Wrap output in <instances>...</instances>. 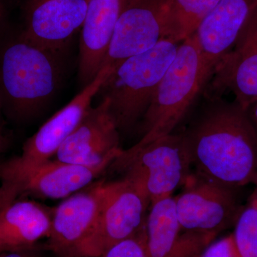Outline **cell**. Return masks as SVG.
<instances>
[{"label": "cell", "instance_id": "obj_20", "mask_svg": "<svg viewBox=\"0 0 257 257\" xmlns=\"http://www.w3.org/2000/svg\"><path fill=\"white\" fill-rule=\"evenodd\" d=\"M232 234L240 257H257V187L238 216Z\"/></svg>", "mask_w": 257, "mask_h": 257}, {"label": "cell", "instance_id": "obj_6", "mask_svg": "<svg viewBox=\"0 0 257 257\" xmlns=\"http://www.w3.org/2000/svg\"><path fill=\"white\" fill-rule=\"evenodd\" d=\"M109 167L141 182L151 204L172 197L192 173L181 133H172L145 146L122 150Z\"/></svg>", "mask_w": 257, "mask_h": 257}, {"label": "cell", "instance_id": "obj_23", "mask_svg": "<svg viewBox=\"0 0 257 257\" xmlns=\"http://www.w3.org/2000/svg\"><path fill=\"white\" fill-rule=\"evenodd\" d=\"M41 251L40 246L19 248L4 251L0 255V257H44Z\"/></svg>", "mask_w": 257, "mask_h": 257}, {"label": "cell", "instance_id": "obj_16", "mask_svg": "<svg viewBox=\"0 0 257 257\" xmlns=\"http://www.w3.org/2000/svg\"><path fill=\"white\" fill-rule=\"evenodd\" d=\"M127 1L89 0L79 44L78 75L84 87L100 70L115 26Z\"/></svg>", "mask_w": 257, "mask_h": 257}, {"label": "cell", "instance_id": "obj_25", "mask_svg": "<svg viewBox=\"0 0 257 257\" xmlns=\"http://www.w3.org/2000/svg\"><path fill=\"white\" fill-rule=\"evenodd\" d=\"M10 140L8 138L0 133V154L6 152L10 147Z\"/></svg>", "mask_w": 257, "mask_h": 257}, {"label": "cell", "instance_id": "obj_21", "mask_svg": "<svg viewBox=\"0 0 257 257\" xmlns=\"http://www.w3.org/2000/svg\"><path fill=\"white\" fill-rule=\"evenodd\" d=\"M104 257H148L146 224L131 237L120 241L109 248Z\"/></svg>", "mask_w": 257, "mask_h": 257}, {"label": "cell", "instance_id": "obj_28", "mask_svg": "<svg viewBox=\"0 0 257 257\" xmlns=\"http://www.w3.org/2000/svg\"><path fill=\"white\" fill-rule=\"evenodd\" d=\"M7 249L5 248V246L0 243V253L4 252V251H6Z\"/></svg>", "mask_w": 257, "mask_h": 257}, {"label": "cell", "instance_id": "obj_2", "mask_svg": "<svg viewBox=\"0 0 257 257\" xmlns=\"http://www.w3.org/2000/svg\"><path fill=\"white\" fill-rule=\"evenodd\" d=\"M214 73L194 35L182 42L139 126L141 138L133 147L145 146L175 133L205 92Z\"/></svg>", "mask_w": 257, "mask_h": 257}, {"label": "cell", "instance_id": "obj_1", "mask_svg": "<svg viewBox=\"0 0 257 257\" xmlns=\"http://www.w3.org/2000/svg\"><path fill=\"white\" fill-rule=\"evenodd\" d=\"M180 133L194 173L235 188L257 187V133L236 101L207 92Z\"/></svg>", "mask_w": 257, "mask_h": 257}, {"label": "cell", "instance_id": "obj_22", "mask_svg": "<svg viewBox=\"0 0 257 257\" xmlns=\"http://www.w3.org/2000/svg\"><path fill=\"white\" fill-rule=\"evenodd\" d=\"M200 257H240L233 234L211 242Z\"/></svg>", "mask_w": 257, "mask_h": 257}, {"label": "cell", "instance_id": "obj_15", "mask_svg": "<svg viewBox=\"0 0 257 257\" xmlns=\"http://www.w3.org/2000/svg\"><path fill=\"white\" fill-rule=\"evenodd\" d=\"M257 8V0H220L194 34L207 63L216 66L233 50Z\"/></svg>", "mask_w": 257, "mask_h": 257}, {"label": "cell", "instance_id": "obj_5", "mask_svg": "<svg viewBox=\"0 0 257 257\" xmlns=\"http://www.w3.org/2000/svg\"><path fill=\"white\" fill-rule=\"evenodd\" d=\"M112 72V69L101 67L92 82L25 142L21 155L0 162V207L4 206L10 193L25 175L53 158Z\"/></svg>", "mask_w": 257, "mask_h": 257}, {"label": "cell", "instance_id": "obj_7", "mask_svg": "<svg viewBox=\"0 0 257 257\" xmlns=\"http://www.w3.org/2000/svg\"><path fill=\"white\" fill-rule=\"evenodd\" d=\"M150 198L141 182L128 177L103 184L100 207L78 257H104L116 243L146 224Z\"/></svg>", "mask_w": 257, "mask_h": 257}, {"label": "cell", "instance_id": "obj_27", "mask_svg": "<svg viewBox=\"0 0 257 257\" xmlns=\"http://www.w3.org/2000/svg\"><path fill=\"white\" fill-rule=\"evenodd\" d=\"M1 109H2V101H1V97H0V133H2L1 130H2V128H3V119H2Z\"/></svg>", "mask_w": 257, "mask_h": 257}, {"label": "cell", "instance_id": "obj_24", "mask_svg": "<svg viewBox=\"0 0 257 257\" xmlns=\"http://www.w3.org/2000/svg\"><path fill=\"white\" fill-rule=\"evenodd\" d=\"M246 111L257 133V99L248 106Z\"/></svg>", "mask_w": 257, "mask_h": 257}, {"label": "cell", "instance_id": "obj_14", "mask_svg": "<svg viewBox=\"0 0 257 257\" xmlns=\"http://www.w3.org/2000/svg\"><path fill=\"white\" fill-rule=\"evenodd\" d=\"M111 165L84 166L52 159L29 172L18 182L10 193L5 207L22 195L39 199L68 197L95 182Z\"/></svg>", "mask_w": 257, "mask_h": 257}, {"label": "cell", "instance_id": "obj_29", "mask_svg": "<svg viewBox=\"0 0 257 257\" xmlns=\"http://www.w3.org/2000/svg\"><path fill=\"white\" fill-rule=\"evenodd\" d=\"M1 12H2L1 5H0V15H1Z\"/></svg>", "mask_w": 257, "mask_h": 257}, {"label": "cell", "instance_id": "obj_26", "mask_svg": "<svg viewBox=\"0 0 257 257\" xmlns=\"http://www.w3.org/2000/svg\"><path fill=\"white\" fill-rule=\"evenodd\" d=\"M247 25L248 28H251L257 35V8L255 11L253 12L252 16L250 18Z\"/></svg>", "mask_w": 257, "mask_h": 257}, {"label": "cell", "instance_id": "obj_4", "mask_svg": "<svg viewBox=\"0 0 257 257\" xmlns=\"http://www.w3.org/2000/svg\"><path fill=\"white\" fill-rule=\"evenodd\" d=\"M62 69L58 52L45 50L20 37L0 58V87L11 114L33 116L60 85Z\"/></svg>", "mask_w": 257, "mask_h": 257}, {"label": "cell", "instance_id": "obj_3", "mask_svg": "<svg viewBox=\"0 0 257 257\" xmlns=\"http://www.w3.org/2000/svg\"><path fill=\"white\" fill-rule=\"evenodd\" d=\"M181 43L164 38L153 48L121 62L103 84L99 92L104 93L120 134L140 126Z\"/></svg>", "mask_w": 257, "mask_h": 257}, {"label": "cell", "instance_id": "obj_11", "mask_svg": "<svg viewBox=\"0 0 257 257\" xmlns=\"http://www.w3.org/2000/svg\"><path fill=\"white\" fill-rule=\"evenodd\" d=\"M104 182H93L53 209L50 234L42 250H49L59 257L79 256L81 246L95 222Z\"/></svg>", "mask_w": 257, "mask_h": 257}, {"label": "cell", "instance_id": "obj_9", "mask_svg": "<svg viewBox=\"0 0 257 257\" xmlns=\"http://www.w3.org/2000/svg\"><path fill=\"white\" fill-rule=\"evenodd\" d=\"M168 0H128L115 26L103 67L114 70L130 57L153 48L164 37Z\"/></svg>", "mask_w": 257, "mask_h": 257}, {"label": "cell", "instance_id": "obj_8", "mask_svg": "<svg viewBox=\"0 0 257 257\" xmlns=\"http://www.w3.org/2000/svg\"><path fill=\"white\" fill-rule=\"evenodd\" d=\"M238 189L191 174L175 197L177 218L183 231L219 234L235 224L243 206Z\"/></svg>", "mask_w": 257, "mask_h": 257}, {"label": "cell", "instance_id": "obj_10", "mask_svg": "<svg viewBox=\"0 0 257 257\" xmlns=\"http://www.w3.org/2000/svg\"><path fill=\"white\" fill-rule=\"evenodd\" d=\"M120 133L103 99L89 106L80 122L59 149L53 160L84 166L112 164L122 152Z\"/></svg>", "mask_w": 257, "mask_h": 257}, {"label": "cell", "instance_id": "obj_19", "mask_svg": "<svg viewBox=\"0 0 257 257\" xmlns=\"http://www.w3.org/2000/svg\"><path fill=\"white\" fill-rule=\"evenodd\" d=\"M220 0H168L164 16V37L182 42L192 36Z\"/></svg>", "mask_w": 257, "mask_h": 257}, {"label": "cell", "instance_id": "obj_18", "mask_svg": "<svg viewBox=\"0 0 257 257\" xmlns=\"http://www.w3.org/2000/svg\"><path fill=\"white\" fill-rule=\"evenodd\" d=\"M53 209L33 201L15 200L0 211V243L7 251L35 247L48 237Z\"/></svg>", "mask_w": 257, "mask_h": 257}, {"label": "cell", "instance_id": "obj_13", "mask_svg": "<svg viewBox=\"0 0 257 257\" xmlns=\"http://www.w3.org/2000/svg\"><path fill=\"white\" fill-rule=\"evenodd\" d=\"M148 257H200L218 234L183 231L175 209V198L150 206L146 221Z\"/></svg>", "mask_w": 257, "mask_h": 257}, {"label": "cell", "instance_id": "obj_12", "mask_svg": "<svg viewBox=\"0 0 257 257\" xmlns=\"http://www.w3.org/2000/svg\"><path fill=\"white\" fill-rule=\"evenodd\" d=\"M89 0H28L21 38L60 53L82 28Z\"/></svg>", "mask_w": 257, "mask_h": 257}, {"label": "cell", "instance_id": "obj_17", "mask_svg": "<svg viewBox=\"0 0 257 257\" xmlns=\"http://www.w3.org/2000/svg\"><path fill=\"white\" fill-rule=\"evenodd\" d=\"M227 90L245 110L257 99V35L248 25L234 50L216 66L206 89L221 95Z\"/></svg>", "mask_w": 257, "mask_h": 257}]
</instances>
